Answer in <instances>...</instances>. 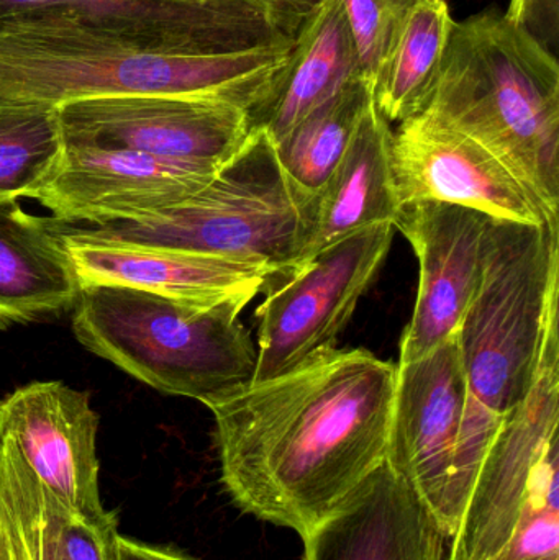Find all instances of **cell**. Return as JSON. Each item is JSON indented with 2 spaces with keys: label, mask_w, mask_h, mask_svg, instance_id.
I'll use <instances>...</instances> for the list:
<instances>
[{
  "label": "cell",
  "mask_w": 559,
  "mask_h": 560,
  "mask_svg": "<svg viewBox=\"0 0 559 560\" xmlns=\"http://www.w3.org/2000/svg\"><path fill=\"white\" fill-rule=\"evenodd\" d=\"M396 378L366 349L331 348L210 408L232 502L307 535L386 463Z\"/></svg>",
  "instance_id": "cell-1"
},
{
  "label": "cell",
  "mask_w": 559,
  "mask_h": 560,
  "mask_svg": "<svg viewBox=\"0 0 559 560\" xmlns=\"http://www.w3.org/2000/svg\"><path fill=\"white\" fill-rule=\"evenodd\" d=\"M557 303L559 230L489 219L481 279L456 329L466 378L453 469L459 518L492 438L531 392Z\"/></svg>",
  "instance_id": "cell-2"
},
{
  "label": "cell",
  "mask_w": 559,
  "mask_h": 560,
  "mask_svg": "<svg viewBox=\"0 0 559 560\" xmlns=\"http://www.w3.org/2000/svg\"><path fill=\"white\" fill-rule=\"evenodd\" d=\"M422 112L494 154L559 230V65L488 10L455 22Z\"/></svg>",
  "instance_id": "cell-3"
},
{
  "label": "cell",
  "mask_w": 559,
  "mask_h": 560,
  "mask_svg": "<svg viewBox=\"0 0 559 560\" xmlns=\"http://www.w3.org/2000/svg\"><path fill=\"white\" fill-rule=\"evenodd\" d=\"M292 45L229 55H164L68 22L20 23L0 32V104L59 107L117 95H187L249 110Z\"/></svg>",
  "instance_id": "cell-4"
},
{
  "label": "cell",
  "mask_w": 559,
  "mask_h": 560,
  "mask_svg": "<svg viewBox=\"0 0 559 560\" xmlns=\"http://www.w3.org/2000/svg\"><path fill=\"white\" fill-rule=\"evenodd\" d=\"M74 306L72 331L84 348L163 394L210 410L253 384L258 352L243 306L118 285L84 287Z\"/></svg>",
  "instance_id": "cell-5"
},
{
  "label": "cell",
  "mask_w": 559,
  "mask_h": 560,
  "mask_svg": "<svg viewBox=\"0 0 559 560\" xmlns=\"http://www.w3.org/2000/svg\"><path fill=\"white\" fill-rule=\"evenodd\" d=\"M315 197L289 179L268 135L252 130L216 177L177 206L85 230L98 238L266 266L276 279L301 266Z\"/></svg>",
  "instance_id": "cell-6"
},
{
  "label": "cell",
  "mask_w": 559,
  "mask_h": 560,
  "mask_svg": "<svg viewBox=\"0 0 559 560\" xmlns=\"http://www.w3.org/2000/svg\"><path fill=\"white\" fill-rule=\"evenodd\" d=\"M558 306L551 308L537 374L527 397L492 438L458 526L449 560H489L511 541L541 480L559 467Z\"/></svg>",
  "instance_id": "cell-7"
},
{
  "label": "cell",
  "mask_w": 559,
  "mask_h": 560,
  "mask_svg": "<svg viewBox=\"0 0 559 560\" xmlns=\"http://www.w3.org/2000/svg\"><path fill=\"white\" fill-rule=\"evenodd\" d=\"M393 223H380L322 249L291 275L272 279L259 319L253 384L335 348L389 256Z\"/></svg>",
  "instance_id": "cell-8"
},
{
  "label": "cell",
  "mask_w": 559,
  "mask_h": 560,
  "mask_svg": "<svg viewBox=\"0 0 559 560\" xmlns=\"http://www.w3.org/2000/svg\"><path fill=\"white\" fill-rule=\"evenodd\" d=\"M30 22H68L164 55L294 43L261 0H0V32Z\"/></svg>",
  "instance_id": "cell-9"
},
{
  "label": "cell",
  "mask_w": 559,
  "mask_h": 560,
  "mask_svg": "<svg viewBox=\"0 0 559 560\" xmlns=\"http://www.w3.org/2000/svg\"><path fill=\"white\" fill-rule=\"evenodd\" d=\"M65 147L127 150L222 167L248 141V110L217 98L117 95L59 105Z\"/></svg>",
  "instance_id": "cell-10"
},
{
  "label": "cell",
  "mask_w": 559,
  "mask_h": 560,
  "mask_svg": "<svg viewBox=\"0 0 559 560\" xmlns=\"http://www.w3.org/2000/svg\"><path fill=\"white\" fill-rule=\"evenodd\" d=\"M465 405L456 332L429 354L397 364L386 463L419 493L450 539L459 522L453 469Z\"/></svg>",
  "instance_id": "cell-11"
},
{
  "label": "cell",
  "mask_w": 559,
  "mask_h": 560,
  "mask_svg": "<svg viewBox=\"0 0 559 560\" xmlns=\"http://www.w3.org/2000/svg\"><path fill=\"white\" fill-rule=\"evenodd\" d=\"M391 156L400 206L450 203L489 219L550 226L527 189L494 154L430 112L399 124Z\"/></svg>",
  "instance_id": "cell-12"
},
{
  "label": "cell",
  "mask_w": 559,
  "mask_h": 560,
  "mask_svg": "<svg viewBox=\"0 0 559 560\" xmlns=\"http://www.w3.org/2000/svg\"><path fill=\"white\" fill-rule=\"evenodd\" d=\"M98 417L88 392L33 382L0 401V443L62 505L91 523L115 520L98 493Z\"/></svg>",
  "instance_id": "cell-13"
},
{
  "label": "cell",
  "mask_w": 559,
  "mask_h": 560,
  "mask_svg": "<svg viewBox=\"0 0 559 560\" xmlns=\"http://www.w3.org/2000/svg\"><path fill=\"white\" fill-rule=\"evenodd\" d=\"M219 170L137 151L65 147L58 170L33 199L62 223L130 222L177 206Z\"/></svg>",
  "instance_id": "cell-14"
},
{
  "label": "cell",
  "mask_w": 559,
  "mask_h": 560,
  "mask_svg": "<svg viewBox=\"0 0 559 560\" xmlns=\"http://www.w3.org/2000/svg\"><path fill=\"white\" fill-rule=\"evenodd\" d=\"M489 217L440 202L406 203L394 220L420 262L412 318L400 339L399 364L429 354L455 335L482 271Z\"/></svg>",
  "instance_id": "cell-15"
},
{
  "label": "cell",
  "mask_w": 559,
  "mask_h": 560,
  "mask_svg": "<svg viewBox=\"0 0 559 560\" xmlns=\"http://www.w3.org/2000/svg\"><path fill=\"white\" fill-rule=\"evenodd\" d=\"M62 240L81 289L130 287L196 305L246 308L275 278L266 266L98 238L85 229L65 226Z\"/></svg>",
  "instance_id": "cell-16"
},
{
  "label": "cell",
  "mask_w": 559,
  "mask_h": 560,
  "mask_svg": "<svg viewBox=\"0 0 559 560\" xmlns=\"http://www.w3.org/2000/svg\"><path fill=\"white\" fill-rule=\"evenodd\" d=\"M302 541V560H449L450 551V536L439 520L387 463Z\"/></svg>",
  "instance_id": "cell-17"
},
{
  "label": "cell",
  "mask_w": 559,
  "mask_h": 560,
  "mask_svg": "<svg viewBox=\"0 0 559 560\" xmlns=\"http://www.w3.org/2000/svg\"><path fill=\"white\" fill-rule=\"evenodd\" d=\"M357 75L363 72L341 0H322L299 26L268 91L249 108V127L281 143L299 121Z\"/></svg>",
  "instance_id": "cell-18"
},
{
  "label": "cell",
  "mask_w": 559,
  "mask_h": 560,
  "mask_svg": "<svg viewBox=\"0 0 559 560\" xmlns=\"http://www.w3.org/2000/svg\"><path fill=\"white\" fill-rule=\"evenodd\" d=\"M393 130L371 102L337 170L315 197L314 217L301 266L340 240L391 222L400 202L391 156Z\"/></svg>",
  "instance_id": "cell-19"
},
{
  "label": "cell",
  "mask_w": 559,
  "mask_h": 560,
  "mask_svg": "<svg viewBox=\"0 0 559 560\" xmlns=\"http://www.w3.org/2000/svg\"><path fill=\"white\" fill-rule=\"evenodd\" d=\"M65 223L0 200V328L74 306L81 282L62 240Z\"/></svg>",
  "instance_id": "cell-20"
},
{
  "label": "cell",
  "mask_w": 559,
  "mask_h": 560,
  "mask_svg": "<svg viewBox=\"0 0 559 560\" xmlns=\"http://www.w3.org/2000/svg\"><path fill=\"white\" fill-rule=\"evenodd\" d=\"M453 26L446 0H416L404 13L371 84L374 107L389 124L426 107Z\"/></svg>",
  "instance_id": "cell-21"
},
{
  "label": "cell",
  "mask_w": 559,
  "mask_h": 560,
  "mask_svg": "<svg viewBox=\"0 0 559 560\" xmlns=\"http://www.w3.org/2000/svg\"><path fill=\"white\" fill-rule=\"evenodd\" d=\"M371 102L370 82L357 75L299 121L281 143L275 144L281 166L295 186L314 196L321 192Z\"/></svg>",
  "instance_id": "cell-22"
},
{
  "label": "cell",
  "mask_w": 559,
  "mask_h": 560,
  "mask_svg": "<svg viewBox=\"0 0 559 560\" xmlns=\"http://www.w3.org/2000/svg\"><path fill=\"white\" fill-rule=\"evenodd\" d=\"M65 153L58 108L0 104V200L36 196Z\"/></svg>",
  "instance_id": "cell-23"
},
{
  "label": "cell",
  "mask_w": 559,
  "mask_h": 560,
  "mask_svg": "<svg viewBox=\"0 0 559 560\" xmlns=\"http://www.w3.org/2000/svg\"><path fill=\"white\" fill-rule=\"evenodd\" d=\"M0 526L12 560H69L55 522V495L0 443Z\"/></svg>",
  "instance_id": "cell-24"
},
{
  "label": "cell",
  "mask_w": 559,
  "mask_h": 560,
  "mask_svg": "<svg viewBox=\"0 0 559 560\" xmlns=\"http://www.w3.org/2000/svg\"><path fill=\"white\" fill-rule=\"evenodd\" d=\"M489 560H559V467L541 480L511 541Z\"/></svg>",
  "instance_id": "cell-25"
},
{
  "label": "cell",
  "mask_w": 559,
  "mask_h": 560,
  "mask_svg": "<svg viewBox=\"0 0 559 560\" xmlns=\"http://www.w3.org/2000/svg\"><path fill=\"white\" fill-rule=\"evenodd\" d=\"M416 0H341L364 79L373 84L381 59L400 19Z\"/></svg>",
  "instance_id": "cell-26"
},
{
  "label": "cell",
  "mask_w": 559,
  "mask_h": 560,
  "mask_svg": "<svg viewBox=\"0 0 559 560\" xmlns=\"http://www.w3.org/2000/svg\"><path fill=\"white\" fill-rule=\"evenodd\" d=\"M509 22L532 36L538 45L557 56L559 45V0H511Z\"/></svg>",
  "instance_id": "cell-27"
},
{
  "label": "cell",
  "mask_w": 559,
  "mask_h": 560,
  "mask_svg": "<svg viewBox=\"0 0 559 560\" xmlns=\"http://www.w3.org/2000/svg\"><path fill=\"white\" fill-rule=\"evenodd\" d=\"M271 9L276 22L291 38H295L299 26L305 16L322 2V0H261Z\"/></svg>",
  "instance_id": "cell-28"
},
{
  "label": "cell",
  "mask_w": 559,
  "mask_h": 560,
  "mask_svg": "<svg viewBox=\"0 0 559 560\" xmlns=\"http://www.w3.org/2000/svg\"><path fill=\"white\" fill-rule=\"evenodd\" d=\"M118 548H120V560H196L176 549L143 545L124 536H120Z\"/></svg>",
  "instance_id": "cell-29"
},
{
  "label": "cell",
  "mask_w": 559,
  "mask_h": 560,
  "mask_svg": "<svg viewBox=\"0 0 559 560\" xmlns=\"http://www.w3.org/2000/svg\"><path fill=\"white\" fill-rule=\"evenodd\" d=\"M0 560H12L9 541H7L5 532H3L2 526H0Z\"/></svg>",
  "instance_id": "cell-30"
}]
</instances>
